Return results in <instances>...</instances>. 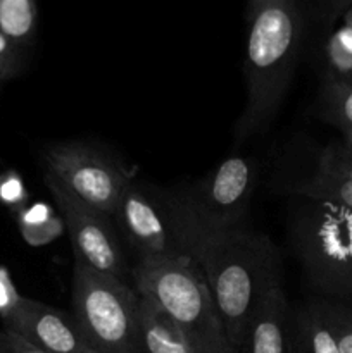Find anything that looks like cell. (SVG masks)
Here are the masks:
<instances>
[{
	"label": "cell",
	"instance_id": "6da1fadb",
	"mask_svg": "<svg viewBox=\"0 0 352 353\" xmlns=\"http://www.w3.org/2000/svg\"><path fill=\"white\" fill-rule=\"evenodd\" d=\"M176 226L186 255L206 276L231 347L240 353L259 302L273 286L282 285L278 248L269 236L244 228L199 233L178 223Z\"/></svg>",
	"mask_w": 352,
	"mask_h": 353
},
{
	"label": "cell",
	"instance_id": "7a4b0ae2",
	"mask_svg": "<svg viewBox=\"0 0 352 353\" xmlns=\"http://www.w3.org/2000/svg\"><path fill=\"white\" fill-rule=\"evenodd\" d=\"M245 17L247 102L235 131L238 140H247L273 123L290 86L304 34L300 0H257Z\"/></svg>",
	"mask_w": 352,
	"mask_h": 353
},
{
	"label": "cell",
	"instance_id": "3957f363",
	"mask_svg": "<svg viewBox=\"0 0 352 353\" xmlns=\"http://www.w3.org/2000/svg\"><path fill=\"white\" fill-rule=\"evenodd\" d=\"M135 290L157 303L183 331L195 353H237L231 347L200 265L190 255L138 262Z\"/></svg>",
	"mask_w": 352,
	"mask_h": 353
},
{
	"label": "cell",
	"instance_id": "277c9868",
	"mask_svg": "<svg viewBox=\"0 0 352 353\" xmlns=\"http://www.w3.org/2000/svg\"><path fill=\"white\" fill-rule=\"evenodd\" d=\"M72 319L86 347L95 352L145 353L137 290L81 262H75Z\"/></svg>",
	"mask_w": 352,
	"mask_h": 353
},
{
	"label": "cell",
	"instance_id": "5b68a950",
	"mask_svg": "<svg viewBox=\"0 0 352 353\" xmlns=\"http://www.w3.org/2000/svg\"><path fill=\"white\" fill-rule=\"evenodd\" d=\"M292 234L316 296L352 300V210L311 200L293 223Z\"/></svg>",
	"mask_w": 352,
	"mask_h": 353
},
{
	"label": "cell",
	"instance_id": "8992f818",
	"mask_svg": "<svg viewBox=\"0 0 352 353\" xmlns=\"http://www.w3.org/2000/svg\"><path fill=\"white\" fill-rule=\"evenodd\" d=\"M255 185L257 162L231 155L186 192L166 200L179 226L199 233H224L242 228Z\"/></svg>",
	"mask_w": 352,
	"mask_h": 353
},
{
	"label": "cell",
	"instance_id": "52a82bcc",
	"mask_svg": "<svg viewBox=\"0 0 352 353\" xmlns=\"http://www.w3.org/2000/svg\"><path fill=\"white\" fill-rule=\"evenodd\" d=\"M45 174L79 202L113 217L121 195L133 181L106 154L83 143H57L43 152Z\"/></svg>",
	"mask_w": 352,
	"mask_h": 353
},
{
	"label": "cell",
	"instance_id": "ba28073f",
	"mask_svg": "<svg viewBox=\"0 0 352 353\" xmlns=\"http://www.w3.org/2000/svg\"><path fill=\"white\" fill-rule=\"evenodd\" d=\"M45 185L59 207L66 231L71 238L76 262L114 278H126L128 261L113 217L69 195L59 183L45 174Z\"/></svg>",
	"mask_w": 352,
	"mask_h": 353
},
{
	"label": "cell",
	"instance_id": "9c48e42d",
	"mask_svg": "<svg viewBox=\"0 0 352 353\" xmlns=\"http://www.w3.org/2000/svg\"><path fill=\"white\" fill-rule=\"evenodd\" d=\"M128 245L137 252L138 262L166 261L186 255L168 200L155 199L131 181L121 195L113 216Z\"/></svg>",
	"mask_w": 352,
	"mask_h": 353
},
{
	"label": "cell",
	"instance_id": "30bf717a",
	"mask_svg": "<svg viewBox=\"0 0 352 353\" xmlns=\"http://www.w3.org/2000/svg\"><path fill=\"white\" fill-rule=\"evenodd\" d=\"M3 327L47 353H83L86 347L72 316L24 296L3 321Z\"/></svg>",
	"mask_w": 352,
	"mask_h": 353
},
{
	"label": "cell",
	"instance_id": "8fae6325",
	"mask_svg": "<svg viewBox=\"0 0 352 353\" xmlns=\"http://www.w3.org/2000/svg\"><path fill=\"white\" fill-rule=\"evenodd\" d=\"M297 193L314 202L333 203L352 210V145L333 143L321 154L317 169Z\"/></svg>",
	"mask_w": 352,
	"mask_h": 353
},
{
	"label": "cell",
	"instance_id": "7c38bea8",
	"mask_svg": "<svg viewBox=\"0 0 352 353\" xmlns=\"http://www.w3.org/2000/svg\"><path fill=\"white\" fill-rule=\"evenodd\" d=\"M242 350L245 353L290 352L289 302L282 285L273 286L259 302L247 327Z\"/></svg>",
	"mask_w": 352,
	"mask_h": 353
},
{
	"label": "cell",
	"instance_id": "4fadbf2b",
	"mask_svg": "<svg viewBox=\"0 0 352 353\" xmlns=\"http://www.w3.org/2000/svg\"><path fill=\"white\" fill-rule=\"evenodd\" d=\"M140 336L145 353H195L175 321L157 303L141 295Z\"/></svg>",
	"mask_w": 352,
	"mask_h": 353
},
{
	"label": "cell",
	"instance_id": "5bb4252c",
	"mask_svg": "<svg viewBox=\"0 0 352 353\" xmlns=\"http://www.w3.org/2000/svg\"><path fill=\"white\" fill-rule=\"evenodd\" d=\"M289 331L292 353H340L316 299L297 307Z\"/></svg>",
	"mask_w": 352,
	"mask_h": 353
},
{
	"label": "cell",
	"instance_id": "9a60e30c",
	"mask_svg": "<svg viewBox=\"0 0 352 353\" xmlns=\"http://www.w3.org/2000/svg\"><path fill=\"white\" fill-rule=\"evenodd\" d=\"M21 238L30 247H45L62 236L66 231L64 219L48 203L35 202L14 214Z\"/></svg>",
	"mask_w": 352,
	"mask_h": 353
},
{
	"label": "cell",
	"instance_id": "2e32d148",
	"mask_svg": "<svg viewBox=\"0 0 352 353\" xmlns=\"http://www.w3.org/2000/svg\"><path fill=\"white\" fill-rule=\"evenodd\" d=\"M37 0H0V31L14 43H31L37 33Z\"/></svg>",
	"mask_w": 352,
	"mask_h": 353
},
{
	"label": "cell",
	"instance_id": "e0dca14e",
	"mask_svg": "<svg viewBox=\"0 0 352 353\" xmlns=\"http://www.w3.org/2000/svg\"><path fill=\"white\" fill-rule=\"evenodd\" d=\"M321 116L342 130L352 131V81H324L321 92Z\"/></svg>",
	"mask_w": 352,
	"mask_h": 353
},
{
	"label": "cell",
	"instance_id": "ac0fdd59",
	"mask_svg": "<svg viewBox=\"0 0 352 353\" xmlns=\"http://www.w3.org/2000/svg\"><path fill=\"white\" fill-rule=\"evenodd\" d=\"M326 81H352V30L340 24L324 43Z\"/></svg>",
	"mask_w": 352,
	"mask_h": 353
},
{
	"label": "cell",
	"instance_id": "d6986e66",
	"mask_svg": "<svg viewBox=\"0 0 352 353\" xmlns=\"http://www.w3.org/2000/svg\"><path fill=\"white\" fill-rule=\"evenodd\" d=\"M340 353H352V300L314 296Z\"/></svg>",
	"mask_w": 352,
	"mask_h": 353
},
{
	"label": "cell",
	"instance_id": "ffe728a7",
	"mask_svg": "<svg viewBox=\"0 0 352 353\" xmlns=\"http://www.w3.org/2000/svg\"><path fill=\"white\" fill-rule=\"evenodd\" d=\"M0 203L12 214L19 212L23 207L30 203L24 179L16 171L0 172Z\"/></svg>",
	"mask_w": 352,
	"mask_h": 353
},
{
	"label": "cell",
	"instance_id": "44dd1931",
	"mask_svg": "<svg viewBox=\"0 0 352 353\" xmlns=\"http://www.w3.org/2000/svg\"><path fill=\"white\" fill-rule=\"evenodd\" d=\"M21 299L23 296L17 292L9 271L0 265V317H2V321H6L16 310Z\"/></svg>",
	"mask_w": 352,
	"mask_h": 353
},
{
	"label": "cell",
	"instance_id": "7402d4cb",
	"mask_svg": "<svg viewBox=\"0 0 352 353\" xmlns=\"http://www.w3.org/2000/svg\"><path fill=\"white\" fill-rule=\"evenodd\" d=\"M0 353H47V352L35 347L33 343L24 340L23 336H19V334L14 333V331L3 327V330L0 331Z\"/></svg>",
	"mask_w": 352,
	"mask_h": 353
},
{
	"label": "cell",
	"instance_id": "603a6c76",
	"mask_svg": "<svg viewBox=\"0 0 352 353\" xmlns=\"http://www.w3.org/2000/svg\"><path fill=\"white\" fill-rule=\"evenodd\" d=\"M23 47L17 43H14L10 38H7L6 34L0 31V64L9 68L10 71L17 72L21 71V65H23V55H21Z\"/></svg>",
	"mask_w": 352,
	"mask_h": 353
},
{
	"label": "cell",
	"instance_id": "cb8c5ba5",
	"mask_svg": "<svg viewBox=\"0 0 352 353\" xmlns=\"http://www.w3.org/2000/svg\"><path fill=\"white\" fill-rule=\"evenodd\" d=\"M12 76H16V72L10 71L9 68H6V65L0 64V81H6V79L12 78Z\"/></svg>",
	"mask_w": 352,
	"mask_h": 353
},
{
	"label": "cell",
	"instance_id": "d4e9b609",
	"mask_svg": "<svg viewBox=\"0 0 352 353\" xmlns=\"http://www.w3.org/2000/svg\"><path fill=\"white\" fill-rule=\"evenodd\" d=\"M342 19H344V23L342 24H345V26H349L352 30V7H349V9L345 10L344 16H342Z\"/></svg>",
	"mask_w": 352,
	"mask_h": 353
},
{
	"label": "cell",
	"instance_id": "484cf974",
	"mask_svg": "<svg viewBox=\"0 0 352 353\" xmlns=\"http://www.w3.org/2000/svg\"><path fill=\"white\" fill-rule=\"evenodd\" d=\"M335 3H337V6H342V10H347L349 7H352V0H335Z\"/></svg>",
	"mask_w": 352,
	"mask_h": 353
},
{
	"label": "cell",
	"instance_id": "4316f807",
	"mask_svg": "<svg viewBox=\"0 0 352 353\" xmlns=\"http://www.w3.org/2000/svg\"><path fill=\"white\" fill-rule=\"evenodd\" d=\"M344 140L347 141L349 145H352V131H351V133H345V134H344Z\"/></svg>",
	"mask_w": 352,
	"mask_h": 353
},
{
	"label": "cell",
	"instance_id": "83f0119b",
	"mask_svg": "<svg viewBox=\"0 0 352 353\" xmlns=\"http://www.w3.org/2000/svg\"><path fill=\"white\" fill-rule=\"evenodd\" d=\"M255 2H257V0H247V9H245V12H247L248 9H252V6H254Z\"/></svg>",
	"mask_w": 352,
	"mask_h": 353
},
{
	"label": "cell",
	"instance_id": "f1b7e54d",
	"mask_svg": "<svg viewBox=\"0 0 352 353\" xmlns=\"http://www.w3.org/2000/svg\"><path fill=\"white\" fill-rule=\"evenodd\" d=\"M83 353H99V352H95L93 348H90V347H85L83 348Z\"/></svg>",
	"mask_w": 352,
	"mask_h": 353
}]
</instances>
